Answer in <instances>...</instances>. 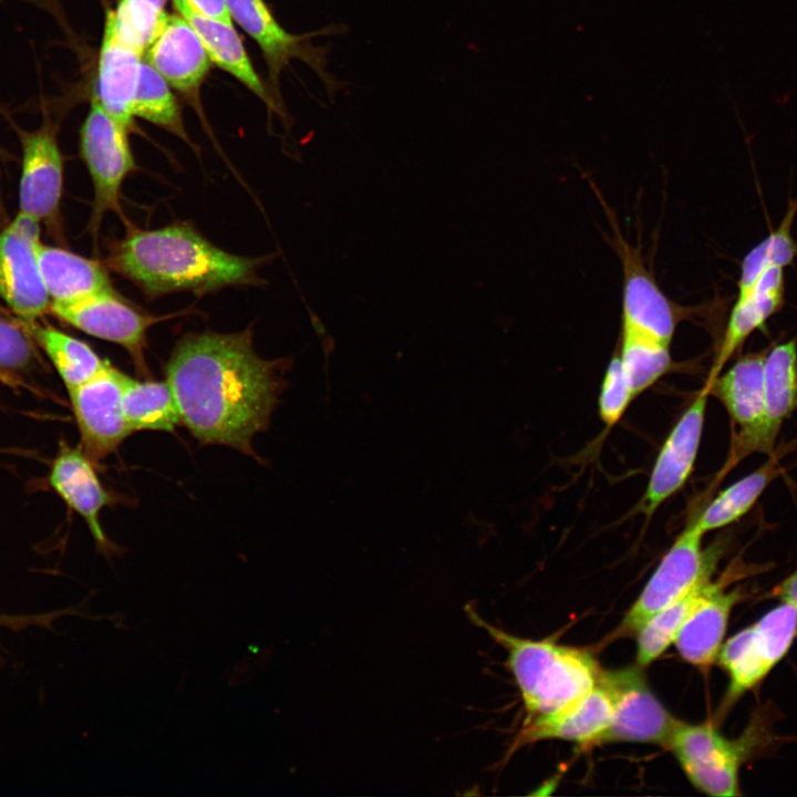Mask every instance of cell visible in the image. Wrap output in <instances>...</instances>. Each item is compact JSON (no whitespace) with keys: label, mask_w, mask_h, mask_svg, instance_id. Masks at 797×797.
Here are the masks:
<instances>
[{"label":"cell","mask_w":797,"mask_h":797,"mask_svg":"<svg viewBox=\"0 0 797 797\" xmlns=\"http://www.w3.org/2000/svg\"><path fill=\"white\" fill-rule=\"evenodd\" d=\"M286 364L260 358L250 329L185 335L166 368L180 424L203 444L252 454V437L267 428L283 391Z\"/></svg>","instance_id":"1"},{"label":"cell","mask_w":797,"mask_h":797,"mask_svg":"<svg viewBox=\"0 0 797 797\" xmlns=\"http://www.w3.org/2000/svg\"><path fill=\"white\" fill-rule=\"evenodd\" d=\"M258 262L224 251L185 224L153 230L131 228L108 258L112 269L148 296L249 283Z\"/></svg>","instance_id":"2"},{"label":"cell","mask_w":797,"mask_h":797,"mask_svg":"<svg viewBox=\"0 0 797 797\" xmlns=\"http://www.w3.org/2000/svg\"><path fill=\"white\" fill-rule=\"evenodd\" d=\"M466 612L506 650L507 665L524 702L525 722L567 707L597 685L602 669L588 651L520 638L487 623L469 605Z\"/></svg>","instance_id":"3"},{"label":"cell","mask_w":797,"mask_h":797,"mask_svg":"<svg viewBox=\"0 0 797 797\" xmlns=\"http://www.w3.org/2000/svg\"><path fill=\"white\" fill-rule=\"evenodd\" d=\"M763 713L755 715L743 734L724 736L712 723H676L666 748L672 752L691 784L714 797L741 796L739 770L762 753L773 735Z\"/></svg>","instance_id":"4"},{"label":"cell","mask_w":797,"mask_h":797,"mask_svg":"<svg viewBox=\"0 0 797 797\" xmlns=\"http://www.w3.org/2000/svg\"><path fill=\"white\" fill-rule=\"evenodd\" d=\"M797 636V608L780 602L722 644L717 662L728 676L724 705L756 687L785 658Z\"/></svg>","instance_id":"5"},{"label":"cell","mask_w":797,"mask_h":797,"mask_svg":"<svg viewBox=\"0 0 797 797\" xmlns=\"http://www.w3.org/2000/svg\"><path fill=\"white\" fill-rule=\"evenodd\" d=\"M703 536L691 522L686 526L624 615L620 634H636L654 614L712 577L718 548L704 550Z\"/></svg>","instance_id":"6"},{"label":"cell","mask_w":797,"mask_h":797,"mask_svg":"<svg viewBox=\"0 0 797 797\" xmlns=\"http://www.w3.org/2000/svg\"><path fill=\"white\" fill-rule=\"evenodd\" d=\"M126 131L127 128L114 120L94 95L80 130V153L94 187L91 221L95 231L105 213L121 214L122 184L136 168Z\"/></svg>","instance_id":"7"},{"label":"cell","mask_w":797,"mask_h":797,"mask_svg":"<svg viewBox=\"0 0 797 797\" xmlns=\"http://www.w3.org/2000/svg\"><path fill=\"white\" fill-rule=\"evenodd\" d=\"M599 682L611 696L613 713L592 747L619 742L666 746L679 720L654 695L639 667L602 670Z\"/></svg>","instance_id":"8"},{"label":"cell","mask_w":797,"mask_h":797,"mask_svg":"<svg viewBox=\"0 0 797 797\" xmlns=\"http://www.w3.org/2000/svg\"><path fill=\"white\" fill-rule=\"evenodd\" d=\"M764 353H748L706 381L710 395L721 401L737 426L724 474L747 455L764 453Z\"/></svg>","instance_id":"9"},{"label":"cell","mask_w":797,"mask_h":797,"mask_svg":"<svg viewBox=\"0 0 797 797\" xmlns=\"http://www.w3.org/2000/svg\"><path fill=\"white\" fill-rule=\"evenodd\" d=\"M128 375L111 363L85 383L69 390L81 435V447L92 460L113 453L132 433L122 396Z\"/></svg>","instance_id":"10"},{"label":"cell","mask_w":797,"mask_h":797,"mask_svg":"<svg viewBox=\"0 0 797 797\" xmlns=\"http://www.w3.org/2000/svg\"><path fill=\"white\" fill-rule=\"evenodd\" d=\"M50 310L62 321L102 340L123 346L144 374V349L148 329L162 318L139 312L113 289L72 302L51 303Z\"/></svg>","instance_id":"11"},{"label":"cell","mask_w":797,"mask_h":797,"mask_svg":"<svg viewBox=\"0 0 797 797\" xmlns=\"http://www.w3.org/2000/svg\"><path fill=\"white\" fill-rule=\"evenodd\" d=\"M613 246L623 270L621 328L670 344L679 321L690 310L665 296L640 251L618 231Z\"/></svg>","instance_id":"12"},{"label":"cell","mask_w":797,"mask_h":797,"mask_svg":"<svg viewBox=\"0 0 797 797\" xmlns=\"http://www.w3.org/2000/svg\"><path fill=\"white\" fill-rule=\"evenodd\" d=\"M710 387L705 382L666 436L652 467L639 510L650 517L690 478L697 457Z\"/></svg>","instance_id":"13"},{"label":"cell","mask_w":797,"mask_h":797,"mask_svg":"<svg viewBox=\"0 0 797 797\" xmlns=\"http://www.w3.org/2000/svg\"><path fill=\"white\" fill-rule=\"evenodd\" d=\"M231 20L236 21L262 50L273 81L289 60L298 58L311 65L332 95L338 82L325 70L328 46H313L306 39L317 34L337 33L330 25L310 34L296 35L286 31L272 15L263 0H224Z\"/></svg>","instance_id":"14"},{"label":"cell","mask_w":797,"mask_h":797,"mask_svg":"<svg viewBox=\"0 0 797 797\" xmlns=\"http://www.w3.org/2000/svg\"><path fill=\"white\" fill-rule=\"evenodd\" d=\"M22 147L19 213L39 221L59 216L63 190V157L48 120L32 132H20Z\"/></svg>","instance_id":"15"},{"label":"cell","mask_w":797,"mask_h":797,"mask_svg":"<svg viewBox=\"0 0 797 797\" xmlns=\"http://www.w3.org/2000/svg\"><path fill=\"white\" fill-rule=\"evenodd\" d=\"M50 484L63 500L84 518L99 549L107 557L121 555L122 548L106 538L100 524L101 510L112 503V496L105 490L92 459L82 447H71L64 442L60 444L52 465Z\"/></svg>","instance_id":"16"},{"label":"cell","mask_w":797,"mask_h":797,"mask_svg":"<svg viewBox=\"0 0 797 797\" xmlns=\"http://www.w3.org/2000/svg\"><path fill=\"white\" fill-rule=\"evenodd\" d=\"M712 580L705 594L680 628L674 644L690 664L707 671L716 661L733 608L743 599L738 589L726 590L731 577Z\"/></svg>","instance_id":"17"},{"label":"cell","mask_w":797,"mask_h":797,"mask_svg":"<svg viewBox=\"0 0 797 797\" xmlns=\"http://www.w3.org/2000/svg\"><path fill=\"white\" fill-rule=\"evenodd\" d=\"M0 298L24 323L50 309L34 246L11 227L0 231Z\"/></svg>","instance_id":"18"},{"label":"cell","mask_w":797,"mask_h":797,"mask_svg":"<svg viewBox=\"0 0 797 797\" xmlns=\"http://www.w3.org/2000/svg\"><path fill=\"white\" fill-rule=\"evenodd\" d=\"M612 713L611 696L598 681L593 689L567 707L525 722L515 745L561 739L575 742L583 748L592 747L609 726Z\"/></svg>","instance_id":"19"},{"label":"cell","mask_w":797,"mask_h":797,"mask_svg":"<svg viewBox=\"0 0 797 797\" xmlns=\"http://www.w3.org/2000/svg\"><path fill=\"white\" fill-rule=\"evenodd\" d=\"M143 58L182 92L196 89L211 62L189 23L180 14L169 13Z\"/></svg>","instance_id":"20"},{"label":"cell","mask_w":797,"mask_h":797,"mask_svg":"<svg viewBox=\"0 0 797 797\" xmlns=\"http://www.w3.org/2000/svg\"><path fill=\"white\" fill-rule=\"evenodd\" d=\"M785 300L784 268L765 270L743 296L736 297L708 379L720 374L749 335L776 314Z\"/></svg>","instance_id":"21"},{"label":"cell","mask_w":797,"mask_h":797,"mask_svg":"<svg viewBox=\"0 0 797 797\" xmlns=\"http://www.w3.org/2000/svg\"><path fill=\"white\" fill-rule=\"evenodd\" d=\"M143 54L122 41L105 17L97 62L96 93L106 112L122 126L132 125V104Z\"/></svg>","instance_id":"22"},{"label":"cell","mask_w":797,"mask_h":797,"mask_svg":"<svg viewBox=\"0 0 797 797\" xmlns=\"http://www.w3.org/2000/svg\"><path fill=\"white\" fill-rule=\"evenodd\" d=\"M34 252L51 303L72 302L113 289L105 267L96 260L41 240L34 245Z\"/></svg>","instance_id":"23"},{"label":"cell","mask_w":797,"mask_h":797,"mask_svg":"<svg viewBox=\"0 0 797 797\" xmlns=\"http://www.w3.org/2000/svg\"><path fill=\"white\" fill-rule=\"evenodd\" d=\"M172 2L177 13L194 29L211 62L235 76L266 103L272 105L232 24L201 13L188 0H172Z\"/></svg>","instance_id":"24"},{"label":"cell","mask_w":797,"mask_h":797,"mask_svg":"<svg viewBox=\"0 0 797 797\" xmlns=\"http://www.w3.org/2000/svg\"><path fill=\"white\" fill-rule=\"evenodd\" d=\"M797 410V340L772 348L764 362V453L770 455L784 422Z\"/></svg>","instance_id":"25"},{"label":"cell","mask_w":797,"mask_h":797,"mask_svg":"<svg viewBox=\"0 0 797 797\" xmlns=\"http://www.w3.org/2000/svg\"><path fill=\"white\" fill-rule=\"evenodd\" d=\"M780 457L782 454L774 451L757 469L722 490L691 524L705 535L741 519L780 474Z\"/></svg>","instance_id":"26"},{"label":"cell","mask_w":797,"mask_h":797,"mask_svg":"<svg viewBox=\"0 0 797 797\" xmlns=\"http://www.w3.org/2000/svg\"><path fill=\"white\" fill-rule=\"evenodd\" d=\"M127 426L136 431L172 432L180 416L167 382L138 381L128 376L122 396Z\"/></svg>","instance_id":"27"},{"label":"cell","mask_w":797,"mask_h":797,"mask_svg":"<svg viewBox=\"0 0 797 797\" xmlns=\"http://www.w3.org/2000/svg\"><path fill=\"white\" fill-rule=\"evenodd\" d=\"M33 339L44 350L68 390L100 373L108 362L85 342L53 327L25 323Z\"/></svg>","instance_id":"28"},{"label":"cell","mask_w":797,"mask_h":797,"mask_svg":"<svg viewBox=\"0 0 797 797\" xmlns=\"http://www.w3.org/2000/svg\"><path fill=\"white\" fill-rule=\"evenodd\" d=\"M712 577L654 614L636 633V663L645 666L656 660L673 642L689 614L705 594Z\"/></svg>","instance_id":"29"},{"label":"cell","mask_w":797,"mask_h":797,"mask_svg":"<svg viewBox=\"0 0 797 797\" xmlns=\"http://www.w3.org/2000/svg\"><path fill=\"white\" fill-rule=\"evenodd\" d=\"M670 344L621 328L618 356L634 396L659 381L672 365Z\"/></svg>","instance_id":"30"},{"label":"cell","mask_w":797,"mask_h":797,"mask_svg":"<svg viewBox=\"0 0 797 797\" xmlns=\"http://www.w3.org/2000/svg\"><path fill=\"white\" fill-rule=\"evenodd\" d=\"M797 215V198L790 200L779 226L754 246L744 257L737 282V297L746 293L758 277L768 268H784L797 258V241L791 226Z\"/></svg>","instance_id":"31"},{"label":"cell","mask_w":797,"mask_h":797,"mask_svg":"<svg viewBox=\"0 0 797 797\" xmlns=\"http://www.w3.org/2000/svg\"><path fill=\"white\" fill-rule=\"evenodd\" d=\"M132 114L187 139L179 107L169 84L144 58Z\"/></svg>","instance_id":"32"},{"label":"cell","mask_w":797,"mask_h":797,"mask_svg":"<svg viewBox=\"0 0 797 797\" xmlns=\"http://www.w3.org/2000/svg\"><path fill=\"white\" fill-rule=\"evenodd\" d=\"M166 1L120 0L106 18L118 38L144 55L168 14L164 10Z\"/></svg>","instance_id":"33"},{"label":"cell","mask_w":797,"mask_h":797,"mask_svg":"<svg viewBox=\"0 0 797 797\" xmlns=\"http://www.w3.org/2000/svg\"><path fill=\"white\" fill-rule=\"evenodd\" d=\"M32 338L24 322L20 325L0 317V380L10 381L30 365L35 354Z\"/></svg>","instance_id":"34"},{"label":"cell","mask_w":797,"mask_h":797,"mask_svg":"<svg viewBox=\"0 0 797 797\" xmlns=\"http://www.w3.org/2000/svg\"><path fill=\"white\" fill-rule=\"evenodd\" d=\"M634 397L617 354L607 366L599 393L598 408L602 422L609 427L615 425Z\"/></svg>","instance_id":"35"},{"label":"cell","mask_w":797,"mask_h":797,"mask_svg":"<svg viewBox=\"0 0 797 797\" xmlns=\"http://www.w3.org/2000/svg\"><path fill=\"white\" fill-rule=\"evenodd\" d=\"M767 597L797 608V569L775 586Z\"/></svg>","instance_id":"36"},{"label":"cell","mask_w":797,"mask_h":797,"mask_svg":"<svg viewBox=\"0 0 797 797\" xmlns=\"http://www.w3.org/2000/svg\"><path fill=\"white\" fill-rule=\"evenodd\" d=\"M188 2L201 13L232 24L224 0H188Z\"/></svg>","instance_id":"37"},{"label":"cell","mask_w":797,"mask_h":797,"mask_svg":"<svg viewBox=\"0 0 797 797\" xmlns=\"http://www.w3.org/2000/svg\"><path fill=\"white\" fill-rule=\"evenodd\" d=\"M13 621H17V620H15V619H14V620H10V618H2V617H0V623H8V624H10V623H12Z\"/></svg>","instance_id":"38"}]
</instances>
